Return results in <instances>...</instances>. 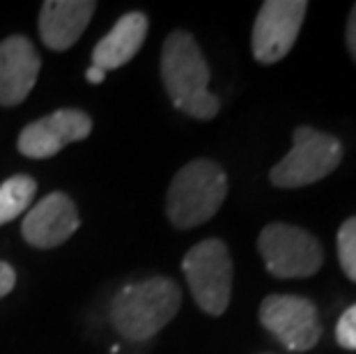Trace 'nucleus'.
Masks as SVG:
<instances>
[{
    "mask_svg": "<svg viewBox=\"0 0 356 354\" xmlns=\"http://www.w3.org/2000/svg\"><path fill=\"white\" fill-rule=\"evenodd\" d=\"M161 81L175 108L195 120H211L221 108L218 97L209 92V67L186 30L168 35L161 49Z\"/></svg>",
    "mask_w": 356,
    "mask_h": 354,
    "instance_id": "1",
    "label": "nucleus"
},
{
    "mask_svg": "<svg viewBox=\"0 0 356 354\" xmlns=\"http://www.w3.org/2000/svg\"><path fill=\"white\" fill-rule=\"evenodd\" d=\"M181 306V290L172 278L154 276L127 285L111 301L113 329L127 341L140 343L159 334Z\"/></svg>",
    "mask_w": 356,
    "mask_h": 354,
    "instance_id": "2",
    "label": "nucleus"
},
{
    "mask_svg": "<svg viewBox=\"0 0 356 354\" xmlns=\"http://www.w3.org/2000/svg\"><path fill=\"white\" fill-rule=\"evenodd\" d=\"M228 193L223 168L209 159H195L181 166L165 195V214L179 230L207 223L221 209Z\"/></svg>",
    "mask_w": 356,
    "mask_h": 354,
    "instance_id": "3",
    "label": "nucleus"
},
{
    "mask_svg": "<svg viewBox=\"0 0 356 354\" xmlns=\"http://www.w3.org/2000/svg\"><path fill=\"white\" fill-rule=\"evenodd\" d=\"M343 161V145L331 134L313 127L294 129V145L269 172V179L280 189H299L320 182Z\"/></svg>",
    "mask_w": 356,
    "mask_h": 354,
    "instance_id": "4",
    "label": "nucleus"
},
{
    "mask_svg": "<svg viewBox=\"0 0 356 354\" xmlns=\"http://www.w3.org/2000/svg\"><path fill=\"white\" fill-rule=\"evenodd\" d=\"M181 272L200 311L223 315L232 295V258L221 239H204L188 248L181 260Z\"/></svg>",
    "mask_w": 356,
    "mask_h": 354,
    "instance_id": "5",
    "label": "nucleus"
},
{
    "mask_svg": "<svg viewBox=\"0 0 356 354\" xmlns=\"http://www.w3.org/2000/svg\"><path fill=\"white\" fill-rule=\"evenodd\" d=\"M257 248L267 272L276 278H308L320 272L324 262L320 242L290 223H269L257 237Z\"/></svg>",
    "mask_w": 356,
    "mask_h": 354,
    "instance_id": "6",
    "label": "nucleus"
},
{
    "mask_svg": "<svg viewBox=\"0 0 356 354\" xmlns=\"http://www.w3.org/2000/svg\"><path fill=\"white\" fill-rule=\"evenodd\" d=\"M308 3L304 0H267L253 24L251 49L260 65H274L283 60L299 37Z\"/></svg>",
    "mask_w": 356,
    "mask_h": 354,
    "instance_id": "7",
    "label": "nucleus"
},
{
    "mask_svg": "<svg viewBox=\"0 0 356 354\" xmlns=\"http://www.w3.org/2000/svg\"><path fill=\"white\" fill-rule=\"evenodd\" d=\"M260 322L287 350L308 352L322 336L317 308L306 297L271 295L260 304Z\"/></svg>",
    "mask_w": 356,
    "mask_h": 354,
    "instance_id": "8",
    "label": "nucleus"
},
{
    "mask_svg": "<svg viewBox=\"0 0 356 354\" xmlns=\"http://www.w3.org/2000/svg\"><path fill=\"white\" fill-rule=\"evenodd\" d=\"M92 131V118L79 108H60L30 122L19 136V152L30 159H49L60 150L79 143Z\"/></svg>",
    "mask_w": 356,
    "mask_h": 354,
    "instance_id": "9",
    "label": "nucleus"
},
{
    "mask_svg": "<svg viewBox=\"0 0 356 354\" xmlns=\"http://www.w3.org/2000/svg\"><path fill=\"white\" fill-rule=\"evenodd\" d=\"M79 212L63 191H53L26 214L21 223L24 239L35 248H56L79 230Z\"/></svg>",
    "mask_w": 356,
    "mask_h": 354,
    "instance_id": "10",
    "label": "nucleus"
},
{
    "mask_svg": "<svg viewBox=\"0 0 356 354\" xmlns=\"http://www.w3.org/2000/svg\"><path fill=\"white\" fill-rule=\"evenodd\" d=\"M42 58L24 35L0 42V106H17L30 95L40 77Z\"/></svg>",
    "mask_w": 356,
    "mask_h": 354,
    "instance_id": "11",
    "label": "nucleus"
},
{
    "mask_svg": "<svg viewBox=\"0 0 356 354\" xmlns=\"http://www.w3.org/2000/svg\"><path fill=\"white\" fill-rule=\"evenodd\" d=\"M92 0H47L40 12V37L51 51L74 47L92 19Z\"/></svg>",
    "mask_w": 356,
    "mask_h": 354,
    "instance_id": "12",
    "label": "nucleus"
},
{
    "mask_svg": "<svg viewBox=\"0 0 356 354\" xmlns=\"http://www.w3.org/2000/svg\"><path fill=\"white\" fill-rule=\"evenodd\" d=\"M147 37V17L143 12H129L111 33L97 42L92 51V65L108 74L111 70L127 65L140 51Z\"/></svg>",
    "mask_w": 356,
    "mask_h": 354,
    "instance_id": "13",
    "label": "nucleus"
},
{
    "mask_svg": "<svg viewBox=\"0 0 356 354\" xmlns=\"http://www.w3.org/2000/svg\"><path fill=\"white\" fill-rule=\"evenodd\" d=\"M37 193V182L30 175H14L0 184V225L14 221L30 207Z\"/></svg>",
    "mask_w": 356,
    "mask_h": 354,
    "instance_id": "14",
    "label": "nucleus"
},
{
    "mask_svg": "<svg viewBox=\"0 0 356 354\" xmlns=\"http://www.w3.org/2000/svg\"><path fill=\"white\" fill-rule=\"evenodd\" d=\"M338 258L347 278L356 283V216L347 218L338 230Z\"/></svg>",
    "mask_w": 356,
    "mask_h": 354,
    "instance_id": "15",
    "label": "nucleus"
},
{
    "mask_svg": "<svg viewBox=\"0 0 356 354\" xmlns=\"http://www.w3.org/2000/svg\"><path fill=\"white\" fill-rule=\"evenodd\" d=\"M336 338L345 350H356V304L343 313L336 327Z\"/></svg>",
    "mask_w": 356,
    "mask_h": 354,
    "instance_id": "16",
    "label": "nucleus"
},
{
    "mask_svg": "<svg viewBox=\"0 0 356 354\" xmlns=\"http://www.w3.org/2000/svg\"><path fill=\"white\" fill-rule=\"evenodd\" d=\"M17 285V274H14V267L7 265V262L0 260V299L5 295H10Z\"/></svg>",
    "mask_w": 356,
    "mask_h": 354,
    "instance_id": "17",
    "label": "nucleus"
},
{
    "mask_svg": "<svg viewBox=\"0 0 356 354\" xmlns=\"http://www.w3.org/2000/svg\"><path fill=\"white\" fill-rule=\"evenodd\" d=\"M347 49H350L352 58L356 60V5L350 12V21H347Z\"/></svg>",
    "mask_w": 356,
    "mask_h": 354,
    "instance_id": "18",
    "label": "nucleus"
},
{
    "mask_svg": "<svg viewBox=\"0 0 356 354\" xmlns=\"http://www.w3.org/2000/svg\"><path fill=\"white\" fill-rule=\"evenodd\" d=\"M86 79L92 83V86H99V83H104L106 79V72L99 70V67H95V65H90L88 67V72H86Z\"/></svg>",
    "mask_w": 356,
    "mask_h": 354,
    "instance_id": "19",
    "label": "nucleus"
}]
</instances>
